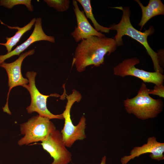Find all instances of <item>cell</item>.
Returning <instances> with one entry per match:
<instances>
[{
    "instance_id": "cell-15",
    "label": "cell",
    "mask_w": 164,
    "mask_h": 164,
    "mask_svg": "<svg viewBox=\"0 0 164 164\" xmlns=\"http://www.w3.org/2000/svg\"><path fill=\"white\" fill-rule=\"evenodd\" d=\"M77 1L81 5L86 17L90 19L94 26V28L97 31L105 33L109 32L111 30L109 27L101 25L95 19L93 13L90 0H77Z\"/></svg>"
},
{
    "instance_id": "cell-19",
    "label": "cell",
    "mask_w": 164,
    "mask_h": 164,
    "mask_svg": "<svg viewBox=\"0 0 164 164\" xmlns=\"http://www.w3.org/2000/svg\"><path fill=\"white\" fill-rule=\"evenodd\" d=\"M100 164H106V158L105 156H104L102 158L101 162Z\"/></svg>"
},
{
    "instance_id": "cell-12",
    "label": "cell",
    "mask_w": 164,
    "mask_h": 164,
    "mask_svg": "<svg viewBox=\"0 0 164 164\" xmlns=\"http://www.w3.org/2000/svg\"><path fill=\"white\" fill-rule=\"evenodd\" d=\"M44 40L51 43H54L55 38L53 36H48L44 32L42 26V19H36L34 30L29 38L24 43L18 46L13 50L4 55H0V65L4 61L15 55L19 56L20 54L34 43Z\"/></svg>"
},
{
    "instance_id": "cell-3",
    "label": "cell",
    "mask_w": 164,
    "mask_h": 164,
    "mask_svg": "<svg viewBox=\"0 0 164 164\" xmlns=\"http://www.w3.org/2000/svg\"><path fill=\"white\" fill-rule=\"evenodd\" d=\"M149 94V89L142 83L136 96L124 101L126 111L143 120L157 116L163 110V102L160 99H154Z\"/></svg>"
},
{
    "instance_id": "cell-8",
    "label": "cell",
    "mask_w": 164,
    "mask_h": 164,
    "mask_svg": "<svg viewBox=\"0 0 164 164\" xmlns=\"http://www.w3.org/2000/svg\"><path fill=\"white\" fill-rule=\"evenodd\" d=\"M41 142L43 149L53 159L50 164H69L71 161L72 154L66 148L59 130L53 131Z\"/></svg>"
},
{
    "instance_id": "cell-17",
    "label": "cell",
    "mask_w": 164,
    "mask_h": 164,
    "mask_svg": "<svg viewBox=\"0 0 164 164\" xmlns=\"http://www.w3.org/2000/svg\"><path fill=\"white\" fill-rule=\"evenodd\" d=\"M43 1L49 7L60 12L67 11L69 8L70 3L69 0H44Z\"/></svg>"
},
{
    "instance_id": "cell-5",
    "label": "cell",
    "mask_w": 164,
    "mask_h": 164,
    "mask_svg": "<svg viewBox=\"0 0 164 164\" xmlns=\"http://www.w3.org/2000/svg\"><path fill=\"white\" fill-rule=\"evenodd\" d=\"M21 134L24 137L18 142L19 146L45 140L56 128L50 119L37 115L20 124Z\"/></svg>"
},
{
    "instance_id": "cell-1",
    "label": "cell",
    "mask_w": 164,
    "mask_h": 164,
    "mask_svg": "<svg viewBox=\"0 0 164 164\" xmlns=\"http://www.w3.org/2000/svg\"><path fill=\"white\" fill-rule=\"evenodd\" d=\"M117 46L114 38L91 36L77 44L73 65L79 72L84 71L90 65L99 67L103 63L105 55L114 52Z\"/></svg>"
},
{
    "instance_id": "cell-7",
    "label": "cell",
    "mask_w": 164,
    "mask_h": 164,
    "mask_svg": "<svg viewBox=\"0 0 164 164\" xmlns=\"http://www.w3.org/2000/svg\"><path fill=\"white\" fill-rule=\"evenodd\" d=\"M139 63V60L136 57L125 59L114 67V74L122 77L133 76L145 82L155 85L163 84L164 76L162 74L157 71L148 72L136 68L135 66Z\"/></svg>"
},
{
    "instance_id": "cell-11",
    "label": "cell",
    "mask_w": 164,
    "mask_h": 164,
    "mask_svg": "<svg viewBox=\"0 0 164 164\" xmlns=\"http://www.w3.org/2000/svg\"><path fill=\"white\" fill-rule=\"evenodd\" d=\"M164 143L158 142L154 137L148 138L147 143L140 147H135L132 149L129 155H125L121 158V164H127L131 159L146 153H150V157L153 159L157 161L164 159Z\"/></svg>"
},
{
    "instance_id": "cell-6",
    "label": "cell",
    "mask_w": 164,
    "mask_h": 164,
    "mask_svg": "<svg viewBox=\"0 0 164 164\" xmlns=\"http://www.w3.org/2000/svg\"><path fill=\"white\" fill-rule=\"evenodd\" d=\"M36 74L37 73L34 71H28L26 74L29 80V84H26L23 87L29 91L31 98L30 105L26 109L28 113L31 114L34 112H36L39 115L50 119H64L62 114L57 115L53 114L48 110L46 106L47 100L49 97H59L60 95L57 94L46 95L41 94L35 84V79Z\"/></svg>"
},
{
    "instance_id": "cell-14",
    "label": "cell",
    "mask_w": 164,
    "mask_h": 164,
    "mask_svg": "<svg viewBox=\"0 0 164 164\" xmlns=\"http://www.w3.org/2000/svg\"><path fill=\"white\" fill-rule=\"evenodd\" d=\"M36 19L35 18L32 19L29 23L22 27L8 26L9 28L11 29H16L18 31L13 36L11 37H6V42L2 44L5 46L7 50V53L11 51L12 47L19 41L22 36L27 31L31 29L32 26L35 24Z\"/></svg>"
},
{
    "instance_id": "cell-4",
    "label": "cell",
    "mask_w": 164,
    "mask_h": 164,
    "mask_svg": "<svg viewBox=\"0 0 164 164\" xmlns=\"http://www.w3.org/2000/svg\"><path fill=\"white\" fill-rule=\"evenodd\" d=\"M66 95L67 102L65 110L62 113L65 120L64 124L60 132L66 146L70 147L77 140H82L86 138L85 132L86 118L83 115L77 125H73L70 118V110L75 102H79L80 101L82 96L79 92L75 90H73L71 94Z\"/></svg>"
},
{
    "instance_id": "cell-10",
    "label": "cell",
    "mask_w": 164,
    "mask_h": 164,
    "mask_svg": "<svg viewBox=\"0 0 164 164\" xmlns=\"http://www.w3.org/2000/svg\"><path fill=\"white\" fill-rule=\"evenodd\" d=\"M72 3L77 26L75 27L74 30L71 33L70 35L76 42L81 41L91 36L105 37L103 34L97 31L91 25L84 11L80 10L77 0H73Z\"/></svg>"
},
{
    "instance_id": "cell-9",
    "label": "cell",
    "mask_w": 164,
    "mask_h": 164,
    "mask_svg": "<svg viewBox=\"0 0 164 164\" xmlns=\"http://www.w3.org/2000/svg\"><path fill=\"white\" fill-rule=\"evenodd\" d=\"M35 53V49L30 50L22 53L18 59L15 61L9 63L4 62L0 66L6 71L8 77L9 91L7 101L4 107L2 108L3 111L8 114H11L8 107V99L10 92L12 89L16 86H21L23 87L29 83L28 80L23 77L21 73V66L24 59L27 56L33 55Z\"/></svg>"
},
{
    "instance_id": "cell-13",
    "label": "cell",
    "mask_w": 164,
    "mask_h": 164,
    "mask_svg": "<svg viewBox=\"0 0 164 164\" xmlns=\"http://www.w3.org/2000/svg\"><path fill=\"white\" fill-rule=\"evenodd\" d=\"M135 1L139 5L142 11V18L138 24V25L141 27L140 30L152 17L164 14V5L160 0H150L146 6H144L139 0Z\"/></svg>"
},
{
    "instance_id": "cell-18",
    "label": "cell",
    "mask_w": 164,
    "mask_h": 164,
    "mask_svg": "<svg viewBox=\"0 0 164 164\" xmlns=\"http://www.w3.org/2000/svg\"><path fill=\"white\" fill-rule=\"evenodd\" d=\"M149 93L156 95L160 97H164V86L163 84L155 85L153 89H149Z\"/></svg>"
},
{
    "instance_id": "cell-2",
    "label": "cell",
    "mask_w": 164,
    "mask_h": 164,
    "mask_svg": "<svg viewBox=\"0 0 164 164\" xmlns=\"http://www.w3.org/2000/svg\"><path fill=\"white\" fill-rule=\"evenodd\" d=\"M122 11L123 14L120 22L117 24L113 23L109 27L111 30H116L117 33L114 39L117 46L123 44L122 37L125 35L128 36L141 44L145 48L148 54L152 61L155 71L162 74L163 68L159 65L158 53L155 52L149 46L147 41L148 37L152 34L154 31L152 26L142 32L136 29L132 25L130 20L131 12L128 6L114 7Z\"/></svg>"
},
{
    "instance_id": "cell-16",
    "label": "cell",
    "mask_w": 164,
    "mask_h": 164,
    "mask_svg": "<svg viewBox=\"0 0 164 164\" xmlns=\"http://www.w3.org/2000/svg\"><path fill=\"white\" fill-rule=\"evenodd\" d=\"M31 2V0H1L0 5L11 9L15 5H23L26 6L29 11L32 12L33 9Z\"/></svg>"
}]
</instances>
